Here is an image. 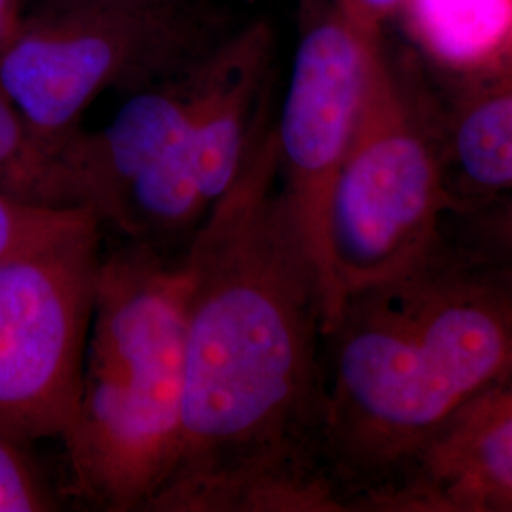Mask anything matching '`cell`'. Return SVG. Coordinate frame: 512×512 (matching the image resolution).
Returning a JSON list of instances; mask_svg holds the SVG:
<instances>
[{"label":"cell","instance_id":"4","mask_svg":"<svg viewBox=\"0 0 512 512\" xmlns=\"http://www.w3.org/2000/svg\"><path fill=\"white\" fill-rule=\"evenodd\" d=\"M228 33L202 0L40 8L0 44V92L44 143L65 150L101 93L190 73Z\"/></svg>","mask_w":512,"mask_h":512},{"label":"cell","instance_id":"15","mask_svg":"<svg viewBox=\"0 0 512 512\" xmlns=\"http://www.w3.org/2000/svg\"><path fill=\"white\" fill-rule=\"evenodd\" d=\"M57 497L25 444L0 433V512L55 511Z\"/></svg>","mask_w":512,"mask_h":512},{"label":"cell","instance_id":"3","mask_svg":"<svg viewBox=\"0 0 512 512\" xmlns=\"http://www.w3.org/2000/svg\"><path fill=\"white\" fill-rule=\"evenodd\" d=\"M188 275L183 256L129 241L101 258L78 416L61 440L76 492L147 511L179 452Z\"/></svg>","mask_w":512,"mask_h":512},{"label":"cell","instance_id":"5","mask_svg":"<svg viewBox=\"0 0 512 512\" xmlns=\"http://www.w3.org/2000/svg\"><path fill=\"white\" fill-rule=\"evenodd\" d=\"M448 215L442 143L395 82L378 42L365 95L327 213L338 296L414 268L442 236Z\"/></svg>","mask_w":512,"mask_h":512},{"label":"cell","instance_id":"8","mask_svg":"<svg viewBox=\"0 0 512 512\" xmlns=\"http://www.w3.org/2000/svg\"><path fill=\"white\" fill-rule=\"evenodd\" d=\"M372 511L512 512V372L446 421Z\"/></svg>","mask_w":512,"mask_h":512},{"label":"cell","instance_id":"10","mask_svg":"<svg viewBox=\"0 0 512 512\" xmlns=\"http://www.w3.org/2000/svg\"><path fill=\"white\" fill-rule=\"evenodd\" d=\"M198 67L129 93L105 128L80 129L65 145V160L99 222L114 198L186 133Z\"/></svg>","mask_w":512,"mask_h":512},{"label":"cell","instance_id":"18","mask_svg":"<svg viewBox=\"0 0 512 512\" xmlns=\"http://www.w3.org/2000/svg\"><path fill=\"white\" fill-rule=\"evenodd\" d=\"M173 0H44L42 8H95V6H148Z\"/></svg>","mask_w":512,"mask_h":512},{"label":"cell","instance_id":"16","mask_svg":"<svg viewBox=\"0 0 512 512\" xmlns=\"http://www.w3.org/2000/svg\"><path fill=\"white\" fill-rule=\"evenodd\" d=\"M444 232L512 266V194L446 217Z\"/></svg>","mask_w":512,"mask_h":512},{"label":"cell","instance_id":"11","mask_svg":"<svg viewBox=\"0 0 512 512\" xmlns=\"http://www.w3.org/2000/svg\"><path fill=\"white\" fill-rule=\"evenodd\" d=\"M448 215L512 194V74L467 97L440 133Z\"/></svg>","mask_w":512,"mask_h":512},{"label":"cell","instance_id":"17","mask_svg":"<svg viewBox=\"0 0 512 512\" xmlns=\"http://www.w3.org/2000/svg\"><path fill=\"white\" fill-rule=\"evenodd\" d=\"M401 0H338V8L346 18L368 37H376L378 23L399 4Z\"/></svg>","mask_w":512,"mask_h":512},{"label":"cell","instance_id":"1","mask_svg":"<svg viewBox=\"0 0 512 512\" xmlns=\"http://www.w3.org/2000/svg\"><path fill=\"white\" fill-rule=\"evenodd\" d=\"M183 260L181 440L147 511H340L323 465V293L281 194L274 129Z\"/></svg>","mask_w":512,"mask_h":512},{"label":"cell","instance_id":"14","mask_svg":"<svg viewBox=\"0 0 512 512\" xmlns=\"http://www.w3.org/2000/svg\"><path fill=\"white\" fill-rule=\"evenodd\" d=\"M95 220L90 209L44 207L0 192V260L44 245Z\"/></svg>","mask_w":512,"mask_h":512},{"label":"cell","instance_id":"13","mask_svg":"<svg viewBox=\"0 0 512 512\" xmlns=\"http://www.w3.org/2000/svg\"><path fill=\"white\" fill-rule=\"evenodd\" d=\"M421 35L454 63L497 52L512 31V0H414Z\"/></svg>","mask_w":512,"mask_h":512},{"label":"cell","instance_id":"6","mask_svg":"<svg viewBox=\"0 0 512 512\" xmlns=\"http://www.w3.org/2000/svg\"><path fill=\"white\" fill-rule=\"evenodd\" d=\"M101 222L0 260V433L65 439L78 416Z\"/></svg>","mask_w":512,"mask_h":512},{"label":"cell","instance_id":"19","mask_svg":"<svg viewBox=\"0 0 512 512\" xmlns=\"http://www.w3.org/2000/svg\"><path fill=\"white\" fill-rule=\"evenodd\" d=\"M21 19V0H0V44L14 33Z\"/></svg>","mask_w":512,"mask_h":512},{"label":"cell","instance_id":"7","mask_svg":"<svg viewBox=\"0 0 512 512\" xmlns=\"http://www.w3.org/2000/svg\"><path fill=\"white\" fill-rule=\"evenodd\" d=\"M374 44L376 37L359 31L338 4L311 14L274 129L279 186L319 277L325 334L342 311L327 247L330 194L361 110Z\"/></svg>","mask_w":512,"mask_h":512},{"label":"cell","instance_id":"12","mask_svg":"<svg viewBox=\"0 0 512 512\" xmlns=\"http://www.w3.org/2000/svg\"><path fill=\"white\" fill-rule=\"evenodd\" d=\"M0 192L44 207L90 209L65 160V150L44 143L2 92Z\"/></svg>","mask_w":512,"mask_h":512},{"label":"cell","instance_id":"9","mask_svg":"<svg viewBox=\"0 0 512 512\" xmlns=\"http://www.w3.org/2000/svg\"><path fill=\"white\" fill-rule=\"evenodd\" d=\"M272 31L253 21L230 31L196 73L188 129L179 141L207 213L238 183L266 131Z\"/></svg>","mask_w":512,"mask_h":512},{"label":"cell","instance_id":"2","mask_svg":"<svg viewBox=\"0 0 512 512\" xmlns=\"http://www.w3.org/2000/svg\"><path fill=\"white\" fill-rule=\"evenodd\" d=\"M512 372V266L456 238L346 296L323 336V465L340 511H372L404 463Z\"/></svg>","mask_w":512,"mask_h":512}]
</instances>
